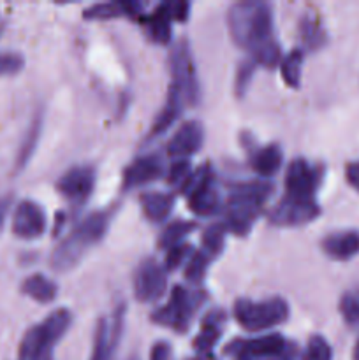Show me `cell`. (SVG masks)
<instances>
[{
    "label": "cell",
    "instance_id": "cell-2",
    "mask_svg": "<svg viewBox=\"0 0 359 360\" xmlns=\"http://www.w3.org/2000/svg\"><path fill=\"white\" fill-rule=\"evenodd\" d=\"M115 213L116 206H109L87 214L53 250L49 259L51 269L56 273L73 271L81 259L104 239Z\"/></svg>",
    "mask_w": 359,
    "mask_h": 360
},
{
    "label": "cell",
    "instance_id": "cell-3",
    "mask_svg": "<svg viewBox=\"0 0 359 360\" xmlns=\"http://www.w3.org/2000/svg\"><path fill=\"white\" fill-rule=\"evenodd\" d=\"M273 185L267 181H246L236 183L229 190L225 200V225L229 232L245 238L252 231L253 221L263 213L264 204L273 193Z\"/></svg>",
    "mask_w": 359,
    "mask_h": 360
},
{
    "label": "cell",
    "instance_id": "cell-45",
    "mask_svg": "<svg viewBox=\"0 0 359 360\" xmlns=\"http://www.w3.org/2000/svg\"><path fill=\"white\" fill-rule=\"evenodd\" d=\"M129 360H137V359H129Z\"/></svg>",
    "mask_w": 359,
    "mask_h": 360
},
{
    "label": "cell",
    "instance_id": "cell-28",
    "mask_svg": "<svg viewBox=\"0 0 359 360\" xmlns=\"http://www.w3.org/2000/svg\"><path fill=\"white\" fill-rule=\"evenodd\" d=\"M303 62H305V53L299 48L292 49L291 53L282 56L278 70H280L282 79H284V83L287 84L289 88H299V84H301Z\"/></svg>",
    "mask_w": 359,
    "mask_h": 360
},
{
    "label": "cell",
    "instance_id": "cell-6",
    "mask_svg": "<svg viewBox=\"0 0 359 360\" xmlns=\"http://www.w3.org/2000/svg\"><path fill=\"white\" fill-rule=\"evenodd\" d=\"M232 315L246 333H263L287 322L291 308L282 297H270L264 301L238 299L232 306Z\"/></svg>",
    "mask_w": 359,
    "mask_h": 360
},
{
    "label": "cell",
    "instance_id": "cell-13",
    "mask_svg": "<svg viewBox=\"0 0 359 360\" xmlns=\"http://www.w3.org/2000/svg\"><path fill=\"white\" fill-rule=\"evenodd\" d=\"M125 323V304H120L111 316H104L97 322L92 347L90 360H111L118 348L120 338Z\"/></svg>",
    "mask_w": 359,
    "mask_h": 360
},
{
    "label": "cell",
    "instance_id": "cell-32",
    "mask_svg": "<svg viewBox=\"0 0 359 360\" xmlns=\"http://www.w3.org/2000/svg\"><path fill=\"white\" fill-rule=\"evenodd\" d=\"M340 315L352 329L359 330V290H351L340 299Z\"/></svg>",
    "mask_w": 359,
    "mask_h": 360
},
{
    "label": "cell",
    "instance_id": "cell-8",
    "mask_svg": "<svg viewBox=\"0 0 359 360\" xmlns=\"http://www.w3.org/2000/svg\"><path fill=\"white\" fill-rule=\"evenodd\" d=\"M169 69H171V83L169 86L176 88L185 97L187 104L196 105L201 98V86L197 79L196 63L192 51L185 39L176 42L169 55Z\"/></svg>",
    "mask_w": 359,
    "mask_h": 360
},
{
    "label": "cell",
    "instance_id": "cell-27",
    "mask_svg": "<svg viewBox=\"0 0 359 360\" xmlns=\"http://www.w3.org/2000/svg\"><path fill=\"white\" fill-rule=\"evenodd\" d=\"M299 35H301V42L308 51H317L327 41L326 30L322 28L320 21L312 14H305L301 18V21H299Z\"/></svg>",
    "mask_w": 359,
    "mask_h": 360
},
{
    "label": "cell",
    "instance_id": "cell-10",
    "mask_svg": "<svg viewBox=\"0 0 359 360\" xmlns=\"http://www.w3.org/2000/svg\"><path fill=\"white\" fill-rule=\"evenodd\" d=\"M165 290H168V271L164 264H160L153 257L144 259L134 271V297L143 304H150V302L160 301Z\"/></svg>",
    "mask_w": 359,
    "mask_h": 360
},
{
    "label": "cell",
    "instance_id": "cell-33",
    "mask_svg": "<svg viewBox=\"0 0 359 360\" xmlns=\"http://www.w3.org/2000/svg\"><path fill=\"white\" fill-rule=\"evenodd\" d=\"M194 246L190 243H182V245L175 246V248L168 250L165 252V260L164 267L168 273H172V271H178L180 267L187 266V262L190 260V257L194 255Z\"/></svg>",
    "mask_w": 359,
    "mask_h": 360
},
{
    "label": "cell",
    "instance_id": "cell-40",
    "mask_svg": "<svg viewBox=\"0 0 359 360\" xmlns=\"http://www.w3.org/2000/svg\"><path fill=\"white\" fill-rule=\"evenodd\" d=\"M171 14L175 21H187L190 14V4L189 2H176L171 4Z\"/></svg>",
    "mask_w": 359,
    "mask_h": 360
},
{
    "label": "cell",
    "instance_id": "cell-41",
    "mask_svg": "<svg viewBox=\"0 0 359 360\" xmlns=\"http://www.w3.org/2000/svg\"><path fill=\"white\" fill-rule=\"evenodd\" d=\"M9 207H11V197H2V199H0V229H2L4 221H6L7 213H9Z\"/></svg>",
    "mask_w": 359,
    "mask_h": 360
},
{
    "label": "cell",
    "instance_id": "cell-25",
    "mask_svg": "<svg viewBox=\"0 0 359 360\" xmlns=\"http://www.w3.org/2000/svg\"><path fill=\"white\" fill-rule=\"evenodd\" d=\"M21 292L39 304H51L58 295V285L41 273L30 274L21 283Z\"/></svg>",
    "mask_w": 359,
    "mask_h": 360
},
{
    "label": "cell",
    "instance_id": "cell-17",
    "mask_svg": "<svg viewBox=\"0 0 359 360\" xmlns=\"http://www.w3.org/2000/svg\"><path fill=\"white\" fill-rule=\"evenodd\" d=\"M203 123L197 122V120H189V122H183L182 125L176 129V132L172 134L171 139L168 141L165 153L171 158H175V160H180V158H190L203 148Z\"/></svg>",
    "mask_w": 359,
    "mask_h": 360
},
{
    "label": "cell",
    "instance_id": "cell-43",
    "mask_svg": "<svg viewBox=\"0 0 359 360\" xmlns=\"http://www.w3.org/2000/svg\"><path fill=\"white\" fill-rule=\"evenodd\" d=\"M352 360H359V340H358V343H355L354 352H352Z\"/></svg>",
    "mask_w": 359,
    "mask_h": 360
},
{
    "label": "cell",
    "instance_id": "cell-35",
    "mask_svg": "<svg viewBox=\"0 0 359 360\" xmlns=\"http://www.w3.org/2000/svg\"><path fill=\"white\" fill-rule=\"evenodd\" d=\"M192 172L194 169H192V162H190V158H180V160H175L171 165H169L168 172H165V178H168V183L171 186H178V188H182Z\"/></svg>",
    "mask_w": 359,
    "mask_h": 360
},
{
    "label": "cell",
    "instance_id": "cell-5",
    "mask_svg": "<svg viewBox=\"0 0 359 360\" xmlns=\"http://www.w3.org/2000/svg\"><path fill=\"white\" fill-rule=\"evenodd\" d=\"M206 297L208 295L204 290H194V288H187L183 285H176L172 287L165 304L151 313V320L157 326L171 329L172 333L185 334L192 326V320L196 319L197 311L206 302Z\"/></svg>",
    "mask_w": 359,
    "mask_h": 360
},
{
    "label": "cell",
    "instance_id": "cell-36",
    "mask_svg": "<svg viewBox=\"0 0 359 360\" xmlns=\"http://www.w3.org/2000/svg\"><path fill=\"white\" fill-rule=\"evenodd\" d=\"M333 359V350H331L329 343L326 341V338L312 336L306 343L305 354H303V360H331Z\"/></svg>",
    "mask_w": 359,
    "mask_h": 360
},
{
    "label": "cell",
    "instance_id": "cell-21",
    "mask_svg": "<svg viewBox=\"0 0 359 360\" xmlns=\"http://www.w3.org/2000/svg\"><path fill=\"white\" fill-rule=\"evenodd\" d=\"M175 195L169 192H158V190H151V192H143L139 195L141 211H143L144 218L151 224H164L172 213L175 207Z\"/></svg>",
    "mask_w": 359,
    "mask_h": 360
},
{
    "label": "cell",
    "instance_id": "cell-22",
    "mask_svg": "<svg viewBox=\"0 0 359 360\" xmlns=\"http://www.w3.org/2000/svg\"><path fill=\"white\" fill-rule=\"evenodd\" d=\"M42 129H44V111H42V109H37L34 118L28 123L27 130H25L20 148H18L16 162H14V169H16L18 172L23 171V169L30 164L32 158H34L35 150H37L39 146V141H41Z\"/></svg>",
    "mask_w": 359,
    "mask_h": 360
},
{
    "label": "cell",
    "instance_id": "cell-9",
    "mask_svg": "<svg viewBox=\"0 0 359 360\" xmlns=\"http://www.w3.org/2000/svg\"><path fill=\"white\" fill-rule=\"evenodd\" d=\"M324 169L320 165L312 164L306 158H294L289 162L285 171L284 195L292 199L315 200V193L322 183Z\"/></svg>",
    "mask_w": 359,
    "mask_h": 360
},
{
    "label": "cell",
    "instance_id": "cell-30",
    "mask_svg": "<svg viewBox=\"0 0 359 360\" xmlns=\"http://www.w3.org/2000/svg\"><path fill=\"white\" fill-rule=\"evenodd\" d=\"M83 18L87 21L116 20V18H125V9H123V2L94 4L83 11Z\"/></svg>",
    "mask_w": 359,
    "mask_h": 360
},
{
    "label": "cell",
    "instance_id": "cell-1",
    "mask_svg": "<svg viewBox=\"0 0 359 360\" xmlns=\"http://www.w3.org/2000/svg\"><path fill=\"white\" fill-rule=\"evenodd\" d=\"M227 30L232 42L252 56L278 42L273 30V9L259 0L232 4L227 11Z\"/></svg>",
    "mask_w": 359,
    "mask_h": 360
},
{
    "label": "cell",
    "instance_id": "cell-44",
    "mask_svg": "<svg viewBox=\"0 0 359 360\" xmlns=\"http://www.w3.org/2000/svg\"><path fill=\"white\" fill-rule=\"evenodd\" d=\"M2 23H4V20H2V16H0V28H2Z\"/></svg>",
    "mask_w": 359,
    "mask_h": 360
},
{
    "label": "cell",
    "instance_id": "cell-18",
    "mask_svg": "<svg viewBox=\"0 0 359 360\" xmlns=\"http://www.w3.org/2000/svg\"><path fill=\"white\" fill-rule=\"evenodd\" d=\"M187 105L189 104H187L185 97H183L176 88L169 86L164 105H162V109L158 111V115L155 116L153 123H151V129L146 136V143L164 136V134L178 122L180 116L183 115V109H185Z\"/></svg>",
    "mask_w": 359,
    "mask_h": 360
},
{
    "label": "cell",
    "instance_id": "cell-42",
    "mask_svg": "<svg viewBox=\"0 0 359 360\" xmlns=\"http://www.w3.org/2000/svg\"><path fill=\"white\" fill-rule=\"evenodd\" d=\"M189 360H215V357L211 354H206V355H196V357H192Z\"/></svg>",
    "mask_w": 359,
    "mask_h": 360
},
{
    "label": "cell",
    "instance_id": "cell-34",
    "mask_svg": "<svg viewBox=\"0 0 359 360\" xmlns=\"http://www.w3.org/2000/svg\"><path fill=\"white\" fill-rule=\"evenodd\" d=\"M256 67L257 63L253 62L252 58L243 60L241 63L238 65V70H236V77H234V94L238 98H243L248 91L250 83H252V77L256 74Z\"/></svg>",
    "mask_w": 359,
    "mask_h": 360
},
{
    "label": "cell",
    "instance_id": "cell-14",
    "mask_svg": "<svg viewBox=\"0 0 359 360\" xmlns=\"http://www.w3.org/2000/svg\"><path fill=\"white\" fill-rule=\"evenodd\" d=\"M320 217L317 200H301L284 195L270 211V221L277 227H301Z\"/></svg>",
    "mask_w": 359,
    "mask_h": 360
},
{
    "label": "cell",
    "instance_id": "cell-29",
    "mask_svg": "<svg viewBox=\"0 0 359 360\" xmlns=\"http://www.w3.org/2000/svg\"><path fill=\"white\" fill-rule=\"evenodd\" d=\"M225 232H227V229L224 224L210 225L201 238V252L206 253L211 260L217 259L225 246Z\"/></svg>",
    "mask_w": 359,
    "mask_h": 360
},
{
    "label": "cell",
    "instance_id": "cell-12",
    "mask_svg": "<svg viewBox=\"0 0 359 360\" xmlns=\"http://www.w3.org/2000/svg\"><path fill=\"white\" fill-rule=\"evenodd\" d=\"M97 181L94 165H74L67 169L56 181V192L74 207H81L90 200Z\"/></svg>",
    "mask_w": 359,
    "mask_h": 360
},
{
    "label": "cell",
    "instance_id": "cell-39",
    "mask_svg": "<svg viewBox=\"0 0 359 360\" xmlns=\"http://www.w3.org/2000/svg\"><path fill=\"white\" fill-rule=\"evenodd\" d=\"M345 179L359 193V160L347 164V167H345Z\"/></svg>",
    "mask_w": 359,
    "mask_h": 360
},
{
    "label": "cell",
    "instance_id": "cell-20",
    "mask_svg": "<svg viewBox=\"0 0 359 360\" xmlns=\"http://www.w3.org/2000/svg\"><path fill=\"white\" fill-rule=\"evenodd\" d=\"M324 255L336 262H347L359 255V231L331 232L320 243Z\"/></svg>",
    "mask_w": 359,
    "mask_h": 360
},
{
    "label": "cell",
    "instance_id": "cell-31",
    "mask_svg": "<svg viewBox=\"0 0 359 360\" xmlns=\"http://www.w3.org/2000/svg\"><path fill=\"white\" fill-rule=\"evenodd\" d=\"M213 262L206 253H203L201 250H196L194 255L190 257V260L185 266V280L192 285H199L201 281L206 276L208 266Z\"/></svg>",
    "mask_w": 359,
    "mask_h": 360
},
{
    "label": "cell",
    "instance_id": "cell-37",
    "mask_svg": "<svg viewBox=\"0 0 359 360\" xmlns=\"http://www.w3.org/2000/svg\"><path fill=\"white\" fill-rule=\"evenodd\" d=\"M25 65L23 56L18 53H0V77L16 76Z\"/></svg>",
    "mask_w": 359,
    "mask_h": 360
},
{
    "label": "cell",
    "instance_id": "cell-19",
    "mask_svg": "<svg viewBox=\"0 0 359 360\" xmlns=\"http://www.w3.org/2000/svg\"><path fill=\"white\" fill-rule=\"evenodd\" d=\"M225 313L222 309L215 308L210 309L206 315L203 316L201 320V327H199V333L196 334L192 341V347L194 350L197 352V355H206L211 354L217 343L220 341L222 333H224V327H225Z\"/></svg>",
    "mask_w": 359,
    "mask_h": 360
},
{
    "label": "cell",
    "instance_id": "cell-26",
    "mask_svg": "<svg viewBox=\"0 0 359 360\" xmlns=\"http://www.w3.org/2000/svg\"><path fill=\"white\" fill-rule=\"evenodd\" d=\"M197 229L196 221L189 220H175L164 227V231L158 236V248L168 252V250L175 248V246L185 243V239L192 234Z\"/></svg>",
    "mask_w": 359,
    "mask_h": 360
},
{
    "label": "cell",
    "instance_id": "cell-38",
    "mask_svg": "<svg viewBox=\"0 0 359 360\" xmlns=\"http://www.w3.org/2000/svg\"><path fill=\"white\" fill-rule=\"evenodd\" d=\"M150 360H172V348L165 341H157L151 347Z\"/></svg>",
    "mask_w": 359,
    "mask_h": 360
},
{
    "label": "cell",
    "instance_id": "cell-4",
    "mask_svg": "<svg viewBox=\"0 0 359 360\" xmlns=\"http://www.w3.org/2000/svg\"><path fill=\"white\" fill-rule=\"evenodd\" d=\"M73 326V313L58 308L25 333L20 343V360H49L51 352Z\"/></svg>",
    "mask_w": 359,
    "mask_h": 360
},
{
    "label": "cell",
    "instance_id": "cell-7",
    "mask_svg": "<svg viewBox=\"0 0 359 360\" xmlns=\"http://www.w3.org/2000/svg\"><path fill=\"white\" fill-rule=\"evenodd\" d=\"M180 192L187 197L190 211L201 218L213 217L224 207L220 195L215 188V171L208 162L201 167L194 169L185 185L180 188Z\"/></svg>",
    "mask_w": 359,
    "mask_h": 360
},
{
    "label": "cell",
    "instance_id": "cell-15",
    "mask_svg": "<svg viewBox=\"0 0 359 360\" xmlns=\"http://www.w3.org/2000/svg\"><path fill=\"white\" fill-rule=\"evenodd\" d=\"M165 172H168V169H165V160L162 155L150 153L137 157L123 171L122 190L130 192V190L139 188V186L150 185V183L164 178Z\"/></svg>",
    "mask_w": 359,
    "mask_h": 360
},
{
    "label": "cell",
    "instance_id": "cell-11",
    "mask_svg": "<svg viewBox=\"0 0 359 360\" xmlns=\"http://www.w3.org/2000/svg\"><path fill=\"white\" fill-rule=\"evenodd\" d=\"M238 360H278L287 355V341L282 334L271 333L252 340H236L225 348Z\"/></svg>",
    "mask_w": 359,
    "mask_h": 360
},
{
    "label": "cell",
    "instance_id": "cell-16",
    "mask_svg": "<svg viewBox=\"0 0 359 360\" xmlns=\"http://www.w3.org/2000/svg\"><path fill=\"white\" fill-rule=\"evenodd\" d=\"M13 234L25 241H34L44 236L48 229V217H46L42 206L34 200H21L13 213Z\"/></svg>",
    "mask_w": 359,
    "mask_h": 360
},
{
    "label": "cell",
    "instance_id": "cell-24",
    "mask_svg": "<svg viewBox=\"0 0 359 360\" xmlns=\"http://www.w3.org/2000/svg\"><path fill=\"white\" fill-rule=\"evenodd\" d=\"M284 155L278 144H266L250 151V167L260 178H273L282 169Z\"/></svg>",
    "mask_w": 359,
    "mask_h": 360
},
{
    "label": "cell",
    "instance_id": "cell-23",
    "mask_svg": "<svg viewBox=\"0 0 359 360\" xmlns=\"http://www.w3.org/2000/svg\"><path fill=\"white\" fill-rule=\"evenodd\" d=\"M172 14H171V4H158L151 14H148L144 20V27H146L148 37L157 44L165 46L171 42L172 37Z\"/></svg>",
    "mask_w": 359,
    "mask_h": 360
}]
</instances>
